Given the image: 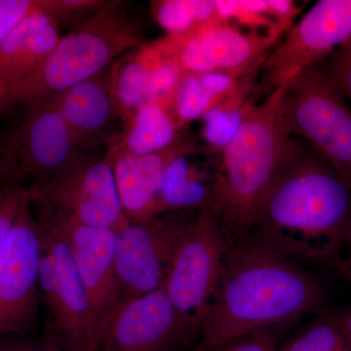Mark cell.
I'll return each instance as SVG.
<instances>
[{
	"instance_id": "3",
	"label": "cell",
	"mask_w": 351,
	"mask_h": 351,
	"mask_svg": "<svg viewBox=\"0 0 351 351\" xmlns=\"http://www.w3.org/2000/svg\"><path fill=\"white\" fill-rule=\"evenodd\" d=\"M284 86L255 104L214 175L211 210L232 242L246 239L258 210L282 169L292 136L282 114Z\"/></svg>"
},
{
	"instance_id": "31",
	"label": "cell",
	"mask_w": 351,
	"mask_h": 351,
	"mask_svg": "<svg viewBox=\"0 0 351 351\" xmlns=\"http://www.w3.org/2000/svg\"><path fill=\"white\" fill-rule=\"evenodd\" d=\"M36 0H0V43L34 8Z\"/></svg>"
},
{
	"instance_id": "18",
	"label": "cell",
	"mask_w": 351,
	"mask_h": 351,
	"mask_svg": "<svg viewBox=\"0 0 351 351\" xmlns=\"http://www.w3.org/2000/svg\"><path fill=\"white\" fill-rule=\"evenodd\" d=\"M112 68L50 98L75 138L86 149L117 119L110 89Z\"/></svg>"
},
{
	"instance_id": "4",
	"label": "cell",
	"mask_w": 351,
	"mask_h": 351,
	"mask_svg": "<svg viewBox=\"0 0 351 351\" xmlns=\"http://www.w3.org/2000/svg\"><path fill=\"white\" fill-rule=\"evenodd\" d=\"M143 43L140 25L124 10L123 2H106L61 36L38 68L0 95V115L63 93Z\"/></svg>"
},
{
	"instance_id": "25",
	"label": "cell",
	"mask_w": 351,
	"mask_h": 351,
	"mask_svg": "<svg viewBox=\"0 0 351 351\" xmlns=\"http://www.w3.org/2000/svg\"><path fill=\"white\" fill-rule=\"evenodd\" d=\"M216 105V101L203 87L199 75L186 73L176 92L170 112L181 129L193 120L202 119Z\"/></svg>"
},
{
	"instance_id": "20",
	"label": "cell",
	"mask_w": 351,
	"mask_h": 351,
	"mask_svg": "<svg viewBox=\"0 0 351 351\" xmlns=\"http://www.w3.org/2000/svg\"><path fill=\"white\" fill-rule=\"evenodd\" d=\"M191 156L176 157L166 168L160 191L163 214L193 210L199 212L211 208L214 176L191 162Z\"/></svg>"
},
{
	"instance_id": "32",
	"label": "cell",
	"mask_w": 351,
	"mask_h": 351,
	"mask_svg": "<svg viewBox=\"0 0 351 351\" xmlns=\"http://www.w3.org/2000/svg\"><path fill=\"white\" fill-rule=\"evenodd\" d=\"M209 351H277L274 339L265 332L235 339Z\"/></svg>"
},
{
	"instance_id": "30",
	"label": "cell",
	"mask_w": 351,
	"mask_h": 351,
	"mask_svg": "<svg viewBox=\"0 0 351 351\" xmlns=\"http://www.w3.org/2000/svg\"><path fill=\"white\" fill-rule=\"evenodd\" d=\"M199 75L203 87L205 88L208 94L216 101L217 105L234 93L242 78L230 75V73H221V71L202 73V75Z\"/></svg>"
},
{
	"instance_id": "21",
	"label": "cell",
	"mask_w": 351,
	"mask_h": 351,
	"mask_svg": "<svg viewBox=\"0 0 351 351\" xmlns=\"http://www.w3.org/2000/svg\"><path fill=\"white\" fill-rule=\"evenodd\" d=\"M169 110L156 104L138 110L126 123V130L113 142L110 152L132 156L156 154L172 147L181 138Z\"/></svg>"
},
{
	"instance_id": "12",
	"label": "cell",
	"mask_w": 351,
	"mask_h": 351,
	"mask_svg": "<svg viewBox=\"0 0 351 351\" xmlns=\"http://www.w3.org/2000/svg\"><path fill=\"white\" fill-rule=\"evenodd\" d=\"M350 40L351 0H319L263 62L261 69L267 87L271 91L285 86Z\"/></svg>"
},
{
	"instance_id": "26",
	"label": "cell",
	"mask_w": 351,
	"mask_h": 351,
	"mask_svg": "<svg viewBox=\"0 0 351 351\" xmlns=\"http://www.w3.org/2000/svg\"><path fill=\"white\" fill-rule=\"evenodd\" d=\"M159 48L160 57L152 69L149 80V104L161 106L170 112L176 92L186 73L177 60L166 55L160 45Z\"/></svg>"
},
{
	"instance_id": "13",
	"label": "cell",
	"mask_w": 351,
	"mask_h": 351,
	"mask_svg": "<svg viewBox=\"0 0 351 351\" xmlns=\"http://www.w3.org/2000/svg\"><path fill=\"white\" fill-rule=\"evenodd\" d=\"M276 41L269 34L243 32L221 21L158 39L163 52L177 60L186 73L202 75L221 71L237 77L261 68Z\"/></svg>"
},
{
	"instance_id": "35",
	"label": "cell",
	"mask_w": 351,
	"mask_h": 351,
	"mask_svg": "<svg viewBox=\"0 0 351 351\" xmlns=\"http://www.w3.org/2000/svg\"><path fill=\"white\" fill-rule=\"evenodd\" d=\"M0 351H9L7 350L5 341H4L3 337L0 336Z\"/></svg>"
},
{
	"instance_id": "8",
	"label": "cell",
	"mask_w": 351,
	"mask_h": 351,
	"mask_svg": "<svg viewBox=\"0 0 351 351\" xmlns=\"http://www.w3.org/2000/svg\"><path fill=\"white\" fill-rule=\"evenodd\" d=\"M281 108L291 136L351 179V108L320 66L302 71L284 86Z\"/></svg>"
},
{
	"instance_id": "23",
	"label": "cell",
	"mask_w": 351,
	"mask_h": 351,
	"mask_svg": "<svg viewBox=\"0 0 351 351\" xmlns=\"http://www.w3.org/2000/svg\"><path fill=\"white\" fill-rule=\"evenodd\" d=\"M152 14L157 24L168 32V36L182 34L198 25L219 21L213 0L154 1Z\"/></svg>"
},
{
	"instance_id": "29",
	"label": "cell",
	"mask_w": 351,
	"mask_h": 351,
	"mask_svg": "<svg viewBox=\"0 0 351 351\" xmlns=\"http://www.w3.org/2000/svg\"><path fill=\"white\" fill-rule=\"evenodd\" d=\"M44 10L47 11L59 22L73 15H91L101 6L103 0H39Z\"/></svg>"
},
{
	"instance_id": "34",
	"label": "cell",
	"mask_w": 351,
	"mask_h": 351,
	"mask_svg": "<svg viewBox=\"0 0 351 351\" xmlns=\"http://www.w3.org/2000/svg\"><path fill=\"white\" fill-rule=\"evenodd\" d=\"M348 257L346 258L345 261H343L341 263V269L345 270V272L346 274H348V276L350 277L351 279V237L350 239V241H348Z\"/></svg>"
},
{
	"instance_id": "10",
	"label": "cell",
	"mask_w": 351,
	"mask_h": 351,
	"mask_svg": "<svg viewBox=\"0 0 351 351\" xmlns=\"http://www.w3.org/2000/svg\"><path fill=\"white\" fill-rule=\"evenodd\" d=\"M191 211L169 212L130 221L114 232V263L122 302L163 287L176 247Z\"/></svg>"
},
{
	"instance_id": "7",
	"label": "cell",
	"mask_w": 351,
	"mask_h": 351,
	"mask_svg": "<svg viewBox=\"0 0 351 351\" xmlns=\"http://www.w3.org/2000/svg\"><path fill=\"white\" fill-rule=\"evenodd\" d=\"M29 188L32 206L58 218L112 232L129 221L107 154H83Z\"/></svg>"
},
{
	"instance_id": "16",
	"label": "cell",
	"mask_w": 351,
	"mask_h": 351,
	"mask_svg": "<svg viewBox=\"0 0 351 351\" xmlns=\"http://www.w3.org/2000/svg\"><path fill=\"white\" fill-rule=\"evenodd\" d=\"M199 151L191 141L182 138L162 152L145 156L108 151L120 202L128 221H149L162 215L160 191L168 164L176 157L193 156Z\"/></svg>"
},
{
	"instance_id": "27",
	"label": "cell",
	"mask_w": 351,
	"mask_h": 351,
	"mask_svg": "<svg viewBox=\"0 0 351 351\" xmlns=\"http://www.w3.org/2000/svg\"><path fill=\"white\" fill-rule=\"evenodd\" d=\"M31 197L27 184L11 182L0 186V248L12 232L21 210Z\"/></svg>"
},
{
	"instance_id": "5",
	"label": "cell",
	"mask_w": 351,
	"mask_h": 351,
	"mask_svg": "<svg viewBox=\"0 0 351 351\" xmlns=\"http://www.w3.org/2000/svg\"><path fill=\"white\" fill-rule=\"evenodd\" d=\"M36 217L41 243L39 290L47 309L43 338L59 351H97L89 295L71 249L54 226Z\"/></svg>"
},
{
	"instance_id": "24",
	"label": "cell",
	"mask_w": 351,
	"mask_h": 351,
	"mask_svg": "<svg viewBox=\"0 0 351 351\" xmlns=\"http://www.w3.org/2000/svg\"><path fill=\"white\" fill-rule=\"evenodd\" d=\"M277 351H351L339 316L323 313Z\"/></svg>"
},
{
	"instance_id": "15",
	"label": "cell",
	"mask_w": 351,
	"mask_h": 351,
	"mask_svg": "<svg viewBox=\"0 0 351 351\" xmlns=\"http://www.w3.org/2000/svg\"><path fill=\"white\" fill-rule=\"evenodd\" d=\"M32 209L54 226L69 245L89 295L100 343L106 323L121 302L114 263V232L73 223L34 206Z\"/></svg>"
},
{
	"instance_id": "17",
	"label": "cell",
	"mask_w": 351,
	"mask_h": 351,
	"mask_svg": "<svg viewBox=\"0 0 351 351\" xmlns=\"http://www.w3.org/2000/svg\"><path fill=\"white\" fill-rule=\"evenodd\" d=\"M60 38L59 22L36 0L0 43V95L38 68Z\"/></svg>"
},
{
	"instance_id": "11",
	"label": "cell",
	"mask_w": 351,
	"mask_h": 351,
	"mask_svg": "<svg viewBox=\"0 0 351 351\" xmlns=\"http://www.w3.org/2000/svg\"><path fill=\"white\" fill-rule=\"evenodd\" d=\"M40 232L31 197L0 248V336H23L38 320Z\"/></svg>"
},
{
	"instance_id": "2",
	"label": "cell",
	"mask_w": 351,
	"mask_h": 351,
	"mask_svg": "<svg viewBox=\"0 0 351 351\" xmlns=\"http://www.w3.org/2000/svg\"><path fill=\"white\" fill-rule=\"evenodd\" d=\"M322 286L299 263L249 239L232 242L198 337L204 351L323 313Z\"/></svg>"
},
{
	"instance_id": "14",
	"label": "cell",
	"mask_w": 351,
	"mask_h": 351,
	"mask_svg": "<svg viewBox=\"0 0 351 351\" xmlns=\"http://www.w3.org/2000/svg\"><path fill=\"white\" fill-rule=\"evenodd\" d=\"M163 288L120 302L97 351H174L191 341Z\"/></svg>"
},
{
	"instance_id": "9",
	"label": "cell",
	"mask_w": 351,
	"mask_h": 351,
	"mask_svg": "<svg viewBox=\"0 0 351 351\" xmlns=\"http://www.w3.org/2000/svg\"><path fill=\"white\" fill-rule=\"evenodd\" d=\"M19 110L22 114L0 140V186L38 181L89 152L50 99Z\"/></svg>"
},
{
	"instance_id": "1",
	"label": "cell",
	"mask_w": 351,
	"mask_h": 351,
	"mask_svg": "<svg viewBox=\"0 0 351 351\" xmlns=\"http://www.w3.org/2000/svg\"><path fill=\"white\" fill-rule=\"evenodd\" d=\"M351 237V179L311 145L291 143L246 239L295 262L332 260Z\"/></svg>"
},
{
	"instance_id": "22",
	"label": "cell",
	"mask_w": 351,
	"mask_h": 351,
	"mask_svg": "<svg viewBox=\"0 0 351 351\" xmlns=\"http://www.w3.org/2000/svg\"><path fill=\"white\" fill-rule=\"evenodd\" d=\"M258 69H254L240 80L234 93L208 110L202 119V138L214 151L221 152L235 137L252 107V93Z\"/></svg>"
},
{
	"instance_id": "28",
	"label": "cell",
	"mask_w": 351,
	"mask_h": 351,
	"mask_svg": "<svg viewBox=\"0 0 351 351\" xmlns=\"http://www.w3.org/2000/svg\"><path fill=\"white\" fill-rule=\"evenodd\" d=\"M321 69L338 86L346 100L351 104V40L337 50L326 66Z\"/></svg>"
},
{
	"instance_id": "6",
	"label": "cell",
	"mask_w": 351,
	"mask_h": 351,
	"mask_svg": "<svg viewBox=\"0 0 351 351\" xmlns=\"http://www.w3.org/2000/svg\"><path fill=\"white\" fill-rule=\"evenodd\" d=\"M230 244L219 219L205 209L191 219L176 247L162 288L191 339L199 335Z\"/></svg>"
},
{
	"instance_id": "33",
	"label": "cell",
	"mask_w": 351,
	"mask_h": 351,
	"mask_svg": "<svg viewBox=\"0 0 351 351\" xmlns=\"http://www.w3.org/2000/svg\"><path fill=\"white\" fill-rule=\"evenodd\" d=\"M339 321H341V328L345 332L346 338L348 339V345H350L351 350V308L350 311H346L343 315L339 316Z\"/></svg>"
},
{
	"instance_id": "19",
	"label": "cell",
	"mask_w": 351,
	"mask_h": 351,
	"mask_svg": "<svg viewBox=\"0 0 351 351\" xmlns=\"http://www.w3.org/2000/svg\"><path fill=\"white\" fill-rule=\"evenodd\" d=\"M160 54L156 40L142 44L112 64L110 89L117 119L127 123L149 104V80Z\"/></svg>"
}]
</instances>
